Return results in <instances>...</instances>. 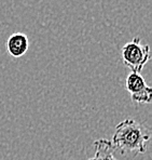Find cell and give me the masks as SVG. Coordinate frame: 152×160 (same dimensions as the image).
<instances>
[{
  "instance_id": "5",
  "label": "cell",
  "mask_w": 152,
  "mask_h": 160,
  "mask_svg": "<svg viewBox=\"0 0 152 160\" xmlns=\"http://www.w3.org/2000/svg\"><path fill=\"white\" fill-rule=\"evenodd\" d=\"M95 156L88 160H118L114 156V148L111 142L106 138H100L94 142Z\"/></svg>"
},
{
  "instance_id": "3",
  "label": "cell",
  "mask_w": 152,
  "mask_h": 160,
  "mask_svg": "<svg viewBox=\"0 0 152 160\" xmlns=\"http://www.w3.org/2000/svg\"><path fill=\"white\" fill-rule=\"evenodd\" d=\"M125 89L131 94L135 104H150L152 101V89L138 72H131L125 79Z\"/></svg>"
},
{
  "instance_id": "4",
  "label": "cell",
  "mask_w": 152,
  "mask_h": 160,
  "mask_svg": "<svg viewBox=\"0 0 152 160\" xmlns=\"http://www.w3.org/2000/svg\"><path fill=\"white\" fill-rule=\"evenodd\" d=\"M7 51L13 58L25 55L29 48V39L23 32H14L7 40Z\"/></svg>"
},
{
  "instance_id": "2",
  "label": "cell",
  "mask_w": 152,
  "mask_h": 160,
  "mask_svg": "<svg viewBox=\"0 0 152 160\" xmlns=\"http://www.w3.org/2000/svg\"><path fill=\"white\" fill-rule=\"evenodd\" d=\"M123 63L131 72L140 74L145 65L150 61V47L149 44H141L139 37L133 38L122 48Z\"/></svg>"
},
{
  "instance_id": "1",
  "label": "cell",
  "mask_w": 152,
  "mask_h": 160,
  "mask_svg": "<svg viewBox=\"0 0 152 160\" xmlns=\"http://www.w3.org/2000/svg\"><path fill=\"white\" fill-rule=\"evenodd\" d=\"M150 130L144 123L127 118L116 124L111 144L122 155H138L146 152L150 142Z\"/></svg>"
}]
</instances>
